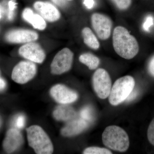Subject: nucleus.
Instances as JSON below:
<instances>
[{"label":"nucleus","mask_w":154,"mask_h":154,"mask_svg":"<svg viewBox=\"0 0 154 154\" xmlns=\"http://www.w3.org/2000/svg\"><path fill=\"white\" fill-rule=\"evenodd\" d=\"M113 45L116 53L125 59L133 58L139 51V45L136 38L122 26H117L114 28Z\"/></svg>","instance_id":"1"},{"label":"nucleus","mask_w":154,"mask_h":154,"mask_svg":"<svg viewBox=\"0 0 154 154\" xmlns=\"http://www.w3.org/2000/svg\"><path fill=\"white\" fill-rule=\"evenodd\" d=\"M28 144L36 154H51L54 152L50 138L41 127L33 125L26 129Z\"/></svg>","instance_id":"2"},{"label":"nucleus","mask_w":154,"mask_h":154,"mask_svg":"<svg viewBox=\"0 0 154 154\" xmlns=\"http://www.w3.org/2000/svg\"><path fill=\"white\" fill-rule=\"evenodd\" d=\"M102 142L108 149L119 152H126L129 146V137L126 131L119 126L107 127L102 135Z\"/></svg>","instance_id":"3"},{"label":"nucleus","mask_w":154,"mask_h":154,"mask_svg":"<svg viewBox=\"0 0 154 154\" xmlns=\"http://www.w3.org/2000/svg\"><path fill=\"white\" fill-rule=\"evenodd\" d=\"M135 84L134 79L131 76H125L116 80L108 96L110 104L117 106L125 102L134 89Z\"/></svg>","instance_id":"4"},{"label":"nucleus","mask_w":154,"mask_h":154,"mask_svg":"<svg viewBox=\"0 0 154 154\" xmlns=\"http://www.w3.org/2000/svg\"><path fill=\"white\" fill-rule=\"evenodd\" d=\"M94 91L99 98L105 99L110 95L112 82L108 72L105 69L99 68L94 73L92 77Z\"/></svg>","instance_id":"5"},{"label":"nucleus","mask_w":154,"mask_h":154,"mask_svg":"<svg viewBox=\"0 0 154 154\" xmlns=\"http://www.w3.org/2000/svg\"><path fill=\"white\" fill-rule=\"evenodd\" d=\"M74 54L69 48H65L56 54L51 65L52 74L60 75L68 72L71 69Z\"/></svg>","instance_id":"6"},{"label":"nucleus","mask_w":154,"mask_h":154,"mask_svg":"<svg viewBox=\"0 0 154 154\" xmlns=\"http://www.w3.org/2000/svg\"><path fill=\"white\" fill-rule=\"evenodd\" d=\"M37 72L36 64L30 61H22L17 64L12 72V80L18 84L23 85L33 79Z\"/></svg>","instance_id":"7"},{"label":"nucleus","mask_w":154,"mask_h":154,"mask_svg":"<svg viewBox=\"0 0 154 154\" xmlns=\"http://www.w3.org/2000/svg\"><path fill=\"white\" fill-rule=\"evenodd\" d=\"M91 22L92 28L100 39H108L111 35L113 25L110 17L100 13H94L91 16Z\"/></svg>","instance_id":"8"},{"label":"nucleus","mask_w":154,"mask_h":154,"mask_svg":"<svg viewBox=\"0 0 154 154\" xmlns=\"http://www.w3.org/2000/svg\"><path fill=\"white\" fill-rule=\"evenodd\" d=\"M19 53L24 58L35 63H42L46 57L44 50L39 44L33 42L26 43L21 46Z\"/></svg>","instance_id":"9"},{"label":"nucleus","mask_w":154,"mask_h":154,"mask_svg":"<svg viewBox=\"0 0 154 154\" xmlns=\"http://www.w3.org/2000/svg\"><path fill=\"white\" fill-rule=\"evenodd\" d=\"M51 96L60 104H69L76 101L79 95L76 92L62 84H57L51 89Z\"/></svg>","instance_id":"10"},{"label":"nucleus","mask_w":154,"mask_h":154,"mask_svg":"<svg viewBox=\"0 0 154 154\" xmlns=\"http://www.w3.org/2000/svg\"><path fill=\"white\" fill-rule=\"evenodd\" d=\"M38 33L33 30L26 29H17L9 31L6 34L7 41L12 43H27L36 41Z\"/></svg>","instance_id":"11"},{"label":"nucleus","mask_w":154,"mask_h":154,"mask_svg":"<svg viewBox=\"0 0 154 154\" xmlns=\"http://www.w3.org/2000/svg\"><path fill=\"white\" fill-rule=\"evenodd\" d=\"M23 143V136L19 130L11 128L7 131L3 142L5 151L11 153L17 151Z\"/></svg>","instance_id":"12"},{"label":"nucleus","mask_w":154,"mask_h":154,"mask_svg":"<svg viewBox=\"0 0 154 154\" xmlns=\"http://www.w3.org/2000/svg\"><path fill=\"white\" fill-rule=\"evenodd\" d=\"M33 7L38 14L48 22H56L60 18L59 11L50 3L36 2L34 3Z\"/></svg>","instance_id":"13"},{"label":"nucleus","mask_w":154,"mask_h":154,"mask_svg":"<svg viewBox=\"0 0 154 154\" xmlns=\"http://www.w3.org/2000/svg\"><path fill=\"white\" fill-rule=\"evenodd\" d=\"M89 123L82 119L75 118L67 122L61 130V134L65 137H72L83 132L89 126Z\"/></svg>","instance_id":"14"},{"label":"nucleus","mask_w":154,"mask_h":154,"mask_svg":"<svg viewBox=\"0 0 154 154\" xmlns=\"http://www.w3.org/2000/svg\"><path fill=\"white\" fill-rule=\"evenodd\" d=\"M53 115L57 121L68 122L76 118L77 113L74 108L69 104H61L56 107Z\"/></svg>","instance_id":"15"},{"label":"nucleus","mask_w":154,"mask_h":154,"mask_svg":"<svg viewBox=\"0 0 154 154\" xmlns=\"http://www.w3.org/2000/svg\"><path fill=\"white\" fill-rule=\"evenodd\" d=\"M22 15L24 20L31 24L33 28L40 30H44L46 28L47 25L45 20L39 14L33 13L31 9H25Z\"/></svg>","instance_id":"16"},{"label":"nucleus","mask_w":154,"mask_h":154,"mask_svg":"<svg viewBox=\"0 0 154 154\" xmlns=\"http://www.w3.org/2000/svg\"><path fill=\"white\" fill-rule=\"evenodd\" d=\"M82 33L84 43L86 45L95 50L99 49L100 48V43L91 28L88 27L83 28Z\"/></svg>","instance_id":"17"},{"label":"nucleus","mask_w":154,"mask_h":154,"mask_svg":"<svg viewBox=\"0 0 154 154\" xmlns=\"http://www.w3.org/2000/svg\"><path fill=\"white\" fill-rule=\"evenodd\" d=\"M79 60L91 70L97 69L100 63L99 58L91 53H85L81 54L79 57Z\"/></svg>","instance_id":"18"},{"label":"nucleus","mask_w":154,"mask_h":154,"mask_svg":"<svg viewBox=\"0 0 154 154\" xmlns=\"http://www.w3.org/2000/svg\"><path fill=\"white\" fill-rule=\"evenodd\" d=\"M80 116L89 123L93 122L95 119L94 110L90 106H85L82 108L80 112Z\"/></svg>","instance_id":"19"},{"label":"nucleus","mask_w":154,"mask_h":154,"mask_svg":"<svg viewBox=\"0 0 154 154\" xmlns=\"http://www.w3.org/2000/svg\"><path fill=\"white\" fill-rule=\"evenodd\" d=\"M84 154H111L112 152L110 150L98 147H90L84 150Z\"/></svg>","instance_id":"20"},{"label":"nucleus","mask_w":154,"mask_h":154,"mask_svg":"<svg viewBox=\"0 0 154 154\" xmlns=\"http://www.w3.org/2000/svg\"><path fill=\"white\" fill-rule=\"evenodd\" d=\"M117 9L120 11H125L129 8L132 3V0H110Z\"/></svg>","instance_id":"21"},{"label":"nucleus","mask_w":154,"mask_h":154,"mask_svg":"<svg viewBox=\"0 0 154 154\" xmlns=\"http://www.w3.org/2000/svg\"><path fill=\"white\" fill-rule=\"evenodd\" d=\"M147 137L150 143L154 146V118L148 128Z\"/></svg>","instance_id":"22"},{"label":"nucleus","mask_w":154,"mask_h":154,"mask_svg":"<svg viewBox=\"0 0 154 154\" xmlns=\"http://www.w3.org/2000/svg\"><path fill=\"white\" fill-rule=\"evenodd\" d=\"M17 3L15 0H10L8 4V18L10 20H12L14 17V12L16 8Z\"/></svg>","instance_id":"23"},{"label":"nucleus","mask_w":154,"mask_h":154,"mask_svg":"<svg viewBox=\"0 0 154 154\" xmlns=\"http://www.w3.org/2000/svg\"><path fill=\"white\" fill-rule=\"evenodd\" d=\"M154 25V19L152 16H149L146 18L143 24V29L146 32H149L150 29Z\"/></svg>","instance_id":"24"},{"label":"nucleus","mask_w":154,"mask_h":154,"mask_svg":"<svg viewBox=\"0 0 154 154\" xmlns=\"http://www.w3.org/2000/svg\"><path fill=\"white\" fill-rule=\"evenodd\" d=\"M139 95V91L137 88H135L131 91L125 101L127 102H132L137 98Z\"/></svg>","instance_id":"25"},{"label":"nucleus","mask_w":154,"mask_h":154,"mask_svg":"<svg viewBox=\"0 0 154 154\" xmlns=\"http://www.w3.org/2000/svg\"><path fill=\"white\" fill-rule=\"evenodd\" d=\"M25 119L23 115H20L17 118L16 121V126L18 128L21 129L25 126Z\"/></svg>","instance_id":"26"},{"label":"nucleus","mask_w":154,"mask_h":154,"mask_svg":"<svg viewBox=\"0 0 154 154\" xmlns=\"http://www.w3.org/2000/svg\"><path fill=\"white\" fill-rule=\"evenodd\" d=\"M148 70L151 75L154 78V55L149 61L148 65Z\"/></svg>","instance_id":"27"},{"label":"nucleus","mask_w":154,"mask_h":154,"mask_svg":"<svg viewBox=\"0 0 154 154\" xmlns=\"http://www.w3.org/2000/svg\"><path fill=\"white\" fill-rule=\"evenodd\" d=\"M84 5L88 9H91L93 8L94 5V0H84Z\"/></svg>","instance_id":"28"},{"label":"nucleus","mask_w":154,"mask_h":154,"mask_svg":"<svg viewBox=\"0 0 154 154\" xmlns=\"http://www.w3.org/2000/svg\"><path fill=\"white\" fill-rule=\"evenodd\" d=\"M6 83L2 78L0 77V91L4 90L6 88Z\"/></svg>","instance_id":"29"},{"label":"nucleus","mask_w":154,"mask_h":154,"mask_svg":"<svg viewBox=\"0 0 154 154\" xmlns=\"http://www.w3.org/2000/svg\"><path fill=\"white\" fill-rule=\"evenodd\" d=\"M4 12V8L1 4H0V19H2V14Z\"/></svg>","instance_id":"30"},{"label":"nucleus","mask_w":154,"mask_h":154,"mask_svg":"<svg viewBox=\"0 0 154 154\" xmlns=\"http://www.w3.org/2000/svg\"><path fill=\"white\" fill-rule=\"evenodd\" d=\"M66 1H72V0H66Z\"/></svg>","instance_id":"31"}]
</instances>
